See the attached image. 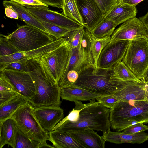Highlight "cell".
<instances>
[{
  "label": "cell",
  "instance_id": "obj_1",
  "mask_svg": "<svg viewBox=\"0 0 148 148\" xmlns=\"http://www.w3.org/2000/svg\"><path fill=\"white\" fill-rule=\"evenodd\" d=\"M81 110L77 121L58 123L53 130L68 132L90 129L101 131L105 134L110 130V109L95 100H91Z\"/></svg>",
  "mask_w": 148,
  "mask_h": 148
},
{
  "label": "cell",
  "instance_id": "obj_2",
  "mask_svg": "<svg viewBox=\"0 0 148 148\" xmlns=\"http://www.w3.org/2000/svg\"><path fill=\"white\" fill-rule=\"evenodd\" d=\"M28 64L36 92L34 97L29 102L34 107L60 106L61 89L58 84H53L48 80L36 58L29 60Z\"/></svg>",
  "mask_w": 148,
  "mask_h": 148
},
{
  "label": "cell",
  "instance_id": "obj_3",
  "mask_svg": "<svg viewBox=\"0 0 148 148\" xmlns=\"http://www.w3.org/2000/svg\"><path fill=\"white\" fill-rule=\"evenodd\" d=\"M93 69L90 68L81 73L72 86L100 96L114 95L123 88L125 80H110L114 69L98 68L95 74L92 72Z\"/></svg>",
  "mask_w": 148,
  "mask_h": 148
},
{
  "label": "cell",
  "instance_id": "obj_4",
  "mask_svg": "<svg viewBox=\"0 0 148 148\" xmlns=\"http://www.w3.org/2000/svg\"><path fill=\"white\" fill-rule=\"evenodd\" d=\"M71 49L69 42L66 40L57 48L36 58L45 76L51 84H58L63 77Z\"/></svg>",
  "mask_w": 148,
  "mask_h": 148
},
{
  "label": "cell",
  "instance_id": "obj_5",
  "mask_svg": "<svg viewBox=\"0 0 148 148\" xmlns=\"http://www.w3.org/2000/svg\"><path fill=\"white\" fill-rule=\"evenodd\" d=\"M5 36L19 52L38 49L56 40L48 33L28 24L20 26Z\"/></svg>",
  "mask_w": 148,
  "mask_h": 148
},
{
  "label": "cell",
  "instance_id": "obj_6",
  "mask_svg": "<svg viewBox=\"0 0 148 148\" xmlns=\"http://www.w3.org/2000/svg\"><path fill=\"white\" fill-rule=\"evenodd\" d=\"M12 117L19 128L31 139L41 144L49 140V133L41 127L34 114V107L29 102L20 107Z\"/></svg>",
  "mask_w": 148,
  "mask_h": 148
},
{
  "label": "cell",
  "instance_id": "obj_7",
  "mask_svg": "<svg viewBox=\"0 0 148 148\" xmlns=\"http://www.w3.org/2000/svg\"><path fill=\"white\" fill-rule=\"evenodd\" d=\"M122 61L141 80L148 67V39L130 41Z\"/></svg>",
  "mask_w": 148,
  "mask_h": 148
},
{
  "label": "cell",
  "instance_id": "obj_8",
  "mask_svg": "<svg viewBox=\"0 0 148 148\" xmlns=\"http://www.w3.org/2000/svg\"><path fill=\"white\" fill-rule=\"evenodd\" d=\"M110 110V122L130 119L148 123V101L147 100L119 101Z\"/></svg>",
  "mask_w": 148,
  "mask_h": 148
},
{
  "label": "cell",
  "instance_id": "obj_9",
  "mask_svg": "<svg viewBox=\"0 0 148 148\" xmlns=\"http://www.w3.org/2000/svg\"><path fill=\"white\" fill-rule=\"evenodd\" d=\"M130 41L120 40L110 42L100 54L97 63L98 68L114 69L124 58Z\"/></svg>",
  "mask_w": 148,
  "mask_h": 148
},
{
  "label": "cell",
  "instance_id": "obj_10",
  "mask_svg": "<svg viewBox=\"0 0 148 148\" xmlns=\"http://www.w3.org/2000/svg\"><path fill=\"white\" fill-rule=\"evenodd\" d=\"M91 68L94 69V65L91 46L88 43L82 41L77 47L71 49L68 63L63 76L60 82L70 70H75L79 75L83 71Z\"/></svg>",
  "mask_w": 148,
  "mask_h": 148
},
{
  "label": "cell",
  "instance_id": "obj_11",
  "mask_svg": "<svg viewBox=\"0 0 148 148\" xmlns=\"http://www.w3.org/2000/svg\"><path fill=\"white\" fill-rule=\"evenodd\" d=\"M27 10L40 21H44L71 30L84 27L62 13L51 10L46 6H26Z\"/></svg>",
  "mask_w": 148,
  "mask_h": 148
},
{
  "label": "cell",
  "instance_id": "obj_12",
  "mask_svg": "<svg viewBox=\"0 0 148 148\" xmlns=\"http://www.w3.org/2000/svg\"><path fill=\"white\" fill-rule=\"evenodd\" d=\"M141 38L148 39V31L140 19L135 17L124 22L115 30L111 36L110 42Z\"/></svg>",
  "mask_w": 148,
  "mask_h": 148
},
{
  "label": "cell",
  "instance_id": "obj_13",
  "mask_svg": "<svg viewBox=\"0 0 148 148\" xmlns=\"http://www.w3.org/2000/svg\"><path fill=\"white\" fill-rule=\"evenodd\" d=\"M14 86L16 92L29 102L36 94V89L29 72L8 69L2 71Z\"/></svg>",
  "mask_w": 148,
  "mask_h": 148
},
{
  "label": "cell",
  "instance_id": "obj_14",
  "mask_svg": "<svg viewBox=\"0 0 148 148\" xmlns=\"http://www.w3.org/2000/svg\"><path fill=\"white\" fill-rule=\"evenodd\" d=\"M66 39L64 38L34 50L17 52L10 55L0 56V72L7 65L14 62L27 63L31 59L38 57L57 48Z\"/></svg>",
  "mask_w": 148,
  "mask_h": 148
},
{
  "label": "cell",
  "instance_id": "obj_15",
  "mask_svg": "<svg viewBox=\"0 0 148 148\" xmlns=\"http://www.w3.org/2000/svg\"><path fill=\"white\" fill-rule=\"evenodd\" d=\"M84 28L91 31L104 15L95 0H75Z\"/></svg>",
  "mask_w": 148,
  "mask_h": 148
},
{
  "label": "cell",
  "instance_id": "obj_16",
  "mask_svg": "<svg viewBox=\"0 0 148 148\" xmlns=\"http://www.w3.org/2000/svg\"><path fill=\"white\" fill-rule=\"evenodd\" d=\"M34 114L42 129L49 132L64 118V110L59 106L34 107Z\"/></svg>",
  "mask_w": 148,
  "mask_h": 148
},
{
  "label": "cell",
  "instance_id": "obj_17",
  "mask_svg": "<svg viewBox=\"0 0 148 148\" xmlns=\"http://www.w3.org/2000/svg\"><path fill=\"white\" fill-rule=\"evenodd\" d=\"M94 130L88 129L67 133L84 148H104L106 141L104 136H100Z\"/></svg>",
  "mask_w": 148,
  "mask_h": 148
},
{
  "label": "cell",
  "instance_id": "obj_18",
  "mask_svg": "<svg viewBox=\"0 0 148 148\" xmlns=\"http://www.w3.org/2000/svg\"><path fill=\"white\" fill-rule=\"evenodd\" d=\"M137 12L136 6L117 2L110 10L104 16L117 25L125 21L136 17Z\"/></svg>",
  "mask_w": 148,
  "mask_h": 148
},
{
  "label": "cell",
  "instance_id": "obj_19",
  "mask_svg": "<svg viewBox=\"0 0 148 148\" xmlns=\"http://www.w3.org/2000/svg\"><path fill=\"white\" fill-rule=\"evenodd\" d=\"M103 135L106 141L117 144L123 143L140 144L148 140V134L142 132L130 134L118 132H113L110 130Z\"/></svg>",
  "mask_w": 148,
  "mask_h": 148
},
{
  "label": "cell",
  "instance_id": "obj_20",
  "mask_svg": "<svg viewBox=\"0 0 148 148\" xmlns=\"http://www.w3.org/2000/svg\"><path fill=\"white\" fill-rule=\"evenodd\" d=\"M100 95L73 86L61 89V98L63 100L75 102L95 100Z\"/></svg>",
  "mask_w": 148,
  "mask_h": 148
},
{
  "label": "cell",
  "instance_id": "obj_21",
  "mask_svg": "<svg viewBox=\"0 0 148 148\" xmlns=\"http://www.w3.org/2000/svg\"><path fill=\"white\" fill-rule=\"evenodd\" d=\"M49 140L56 148H84L68 133L58 130L49 132Z\"/></svg>",
  "mask_w": 148,
  "mask_h": 148
},
{
  "label": "cell",
  "instance_id": "obj_22",
  "mask_svg": "<svg viewBox=\"0 0 148 148\" xmlns=\"http://www.w3.org/2000/svg\"><path fill=\"white\" fill-rule=\"evenodd\" d=\"M2 4L5 7H9L14 9L17 13L18 17L26 24L31 25L48 33L39 20L23 5L10 0H6L4 1Z\"/></svg>",
  "mask_w": 148,
  "mask_h": 148
},
{
  "label": "cell",
  "instance_id": "obj_23",
  "mask_svg": "<svg viewBox=\"0 0 148 148\" xmlns=\"http://www.w3.org/2000/svg\"><path fill=\"white\" fill-rule=\"evenodd\" d=\"M17 127L16 121L12 117L0 122V148L7 144L10 146Z\"/></svg>",
  "mask_w": 148,
  "mask_h": 148
},
{
  "label": "cell",
  "instance_id": "obj_24",
  "mask_svg": "<svg viewBox=\"0 0 148 148\" xmlns=\"http://www.w3.org/2000/svg\"><path fill=\"white\" fill-rule=\"evenodd\" d=\"M28 102L23 96L18 95L0 105V122L11 117L20 107Z\"/></svg>",
  "mask_w": 148,
  "mask_h": 148
},
{
  "label": "cell",
  "instance_id": "obj_25",
  "mask_svg": "<svg viewBox=\"0 0 148 148\" xmlns=\"http://www.w3.org/2000/svg\"><path fill=\"white\" fill-rule=\"evenodd\" d=\"M91 39V52L94 61V68L92 72L95 74L97 72V63L100 54L104 47L110 42L111 36L102 38H97L95 37L90 31Z\"/></svg>",
  "mask_w": 148,
  "mask_h": 148
},
{
  "label": "cell",
  "instance_id": "obj_26",
  "mask_svg": "<svg viewBox=\"0 0 148 148\" xmlns=\"http://www.w3.org/2000/svg\"><path fill=\"white\" fill-rule=\"evenodd\" d=\"M41 143L30 138L18 127L10 146L13 148H40Z\"/></svg>",
  "mask_w": 148,
  "mask_h": 148
},
{
  "label": "cell",
  "instance_id": "obj_27",
  "mask_svg": "<svg viewBox=\"0 0 148 148\" xmlns=\"http://www.w3.org/2000/svg\"><path fill=\"white\" fill-rule=\"evenodd\" d=\"M117 26L113 21L103 18L91 32L93 35L97 38L110 36Z\"/></svg>",
  "mask_w": 148,
  "mask_h": 148
},
{
  "label": "cell",
  "instance_id": "obj_28",
  "mask_svg": "<svg viewBox=\"0 0 148 148\" xmlns=\"http://www.w3.org/2000/svg\"><path fill=\"white\" fill-rule=\"evenodd\" d=\"M110 80L141 81L122 61L119 63L114 69V73L110 77Z\"/></svg>",
  "mask_w": 148,
  "mask_h": 148
},
{
  "label": "cell",
  "instance_id": "obj_29",
  "mask_svg": "<svg viewBox=\"0 0 148 148\" xmlns=\"http://www.w3.org/2000/svg\"><path fill=\"white\" fill-rule=\"evenodd\" d=\"M63 2L62 14L83 26L75 0H63Z\"/></svg>",
  "mask_w": 148,
  "mask_h": 148
},
{
  "label": "cell",
  "instance_id": "obj_30",
  "mask_svg": "<svg viewBox=\"0 0 148 148\" xmlns=\"http://www.w3.org/2000/svg\"><path fill=\"white\" fill-rule=\"evenodd\" d=\"M39 21L48 33L56 40L63 38L68 33L72 30L44 21Z\"/></svg>",
  "mask_w": 148,
  "mask_h": 148
},
{
  "label": "cell",
  "instance_id": "obj_31",
  "mask_svg": "<svg viewBox=\"0 0 148 148\" xmlns=\"http://www.w3.org/2000/svg\"><path fill=\"white\" fill-rule=\"evenodd\" d=\"M84 29V27L71 30L63 37L69 42L71 49L75 48L79 45L83 34Z\"/></svg>",
  "mask_w": 148,
  "mask_h": 148
},
{
  "label": "cell",
  "instance_id": "obj_32",
  "mask_svg": "<svg viewBox=\"0 0 148 148\" xmlns=\"http://www.w3.org/2000/svg\"><path fill=\"white\" fill-rule=\"evenodd\" d=\"M75 107L69 113L68 115L64 118L59 123H62L66 121L72 122H76L78 120L81 110L86 106L80 101L75 102Z\"/></svg>",
  "mask_w": 148,
  "mask_h": 148
},
{
  "label": "cell",
  "instance_id": "obj_33",
  "mask_svg": "<svg viewBox=\"0 0 148 148\" xmlns=\"http://www.w3.org/2000/svg\"><path fill=\"white\" fill-rule=\"evenodd\" d=\"M18 52L8 41L5 35L1 34L0 56H8Z\"/></svg>",
  "mask_w": 148,
  "mask_h": 148
},
{
  "label": "cell",
  "instance_id": "obj_34",
  "mask_svg": "<svg viewBox=\"0 0 148 148\" xmlns=\"http://www.w3.org/2000/svg\"><path fill=\"white\" fill-rule=\"evenodd\" d=\"M79 75L73 70L69 71L65 77L58 83L60 89L68 87L73 85L78 78Z\"/></svg>",
  "mask_w": 148,
  "mask_h": 148
},
{
  "label": "cell",
  "instance_id": "obj_35",
  "mask_svg": "<svg viewBox=\"0 0 148 148\" xmlns=\"http://www.w3.org/2000/svg\"><path fill=\"white\" fill-rule=\"evenodd\" d=\"M95 100L97 102L110 109L119 101L113 95L100 96L97 98Z\"/></svg>",
  "mask_w": 148,
  "mask_h": 148
},
{
  "label": "cell",
  "instance_id": "obj_36",
  "mask_svg": "<svg viewBox=\"0 0 148 148\" xmlns=\"http://www.w3.org/2000/svg\"><path fill=\"white\" fill-rule=\"evenodd\" d=\"M0 92H16L13 85L3 72H0Z\"/></svg>",
  "mask_w": 148,
  "mask_h": 148
},
{
  "label": "cell",
  "instance_id": "obj_37",
  "mask_svg": "<svg viewBox=\"0 0 148 148\" xmlns=\"http://www.w3.org/2000/svg\"><path fill=\"white\" fill-rule=\"evenodd\" d=\"M104 15H105L116 3L117 0H95Z\"/></svg>",
  "mask_w": 148,
  "mask_h": 148
},
{
  "label": "cell",
  "instance_id": "obj_38",
  "mask_svg": "<svg viewBox=\"0 0 148 148\" xmlns=\"http://www.w3.org/2000/svg\"><path fill=\"white\" fill-rule=\"evenodd\" d=\"M143 123H139L132 125L123 130L122 133L133 134L148 130V125H144Z\"/></svg>",
  "mask_w": 148,
  "mask_h": 148
},
{
  "label": "cell",
  "instance_id": "obj_39",
  "mask_svg": "<svg viewBox=\"0 0 148 148\" xmlns=\"http://www.w3.org/2000/svg\"><path fill=\"white\" fill-rule=\"evenodd\" d=\"M5 69L27 72H29V69L28 64V62L26 63H24L18 62H14L6 65L4 67L3 70Z\"/></svg>",
  "mask_w": 148,
  "mask_h": 148
},
{
  "label": "cell",
  "instance_id": "obj_40",
  "mask_svg": "<svg viewBox=\"0 0 148 148\" xmlns=\"http://www.w3.org/2000/svg\"><path fill=\"white\" fill-rule=\"evenodd\" d=\"M23 5L33 6H40L48 7V6L38 0H10Z\"/></svg>",
  "mask_w": 148,
  "mask_h": 148
},
{
  "label": "cell",
  "instance_id": "obj_41",
  "mask_svg": "<svg viewBox=\"0 0 148 148\" xmlns=\"http://www.w3.org/2000/svg\"><path fill=\"white\" fill-rule=\"evenodd\" d=\"M18 95L20 94L15 91L0 92V105Z\"/></svg>",
  "mask_w": 148,
  "mask_h": 148
},
{
  "label": "cell",
  "instance_id": "obj_42",
  "mask_svg": "<svg viewBox=\"0 0 148 148\" xmlns=\"http://www.w3.org/2000/svg\"><path fill=\"white\" fill-rule=\"evenodd\" d=\"M43 3L53 7L62 8L63 0H38Z\"/></svg>",
  "mask_w": 148,
  "mask_h": 148
},
{
  "label": "cell",
  "instance_id": "obj_43",
  "mask_svg": "<svg viewBox=\"0 0 148 148\" xmlns=\"http://www.w3.org/2000/svg\"><path fill=\"white\" fill-rule=\"evenodd\" d=\"M5 13L6 16L12 19H18V16L17 13L12 8L6 7L5 8Z\"/></svg>",
  "mask_w": 148,
  "mask_h": 148
},
{
  "label": "cell",
  "instance_id": "obj_44",
  "mask_svg": "<svg viewBox=\"0 0 148 148\" xmlns=\"http://www.w3.org/2000/svg\"><path fill=\"white\" fill-rule=\"evenodd\" d=\"M143 0H117V2L136 6L138 4Z\"/></svg>",
  "mask_w": 148,
  "mask_h": 148
},
{
  "label": "cell",
  "instance_id": "obj_45",
  "mask_svg": "<svg viewBox=\"0 0 148 148\" xmlns=\"http://www.w3.org/2000/svg\"><path fill=\"white\" fill-rule=\"evenodd\" d=\"M139 18L146 27L148 31V12L145 15L140 17Z\"/></svg>",
  "mask_w": 148,
  "mask_h": 148
},
{
  "label": "cell",
  "instance_id": "obj_46",
  "mask_svg": "<svg viewBox=\"0 0 148 148\" xmlns=\"http://www.w3.org/2000/svg\"><path fill=\"white\" fill-rule=\"evenodd\" d=\"M141 80L145 84H148V67Z\"/></svg>",
  "mask_w": 148,
  "mask_h": 148
},
{
  "label": "cell",
  "instance_id": "obj_47",
  "mask_svg": "<svg viewBox=\"0 0 148 148\" xmlns=\"http://www.w3.org/2000/svg\"><path fill=\"white\" fill-rule=\"evenodd\" d=\"M45 147L53 148H55V147L53 146H51L49 144H48L46 143V142L45 143H43V144H41L40 147V148H45Z\"/></svg>",
  "mask_w": 148,
  "mask_h": 148
},
{
  "label": "cell",
  "instance_id": "obj_48",
  "mask_svg": "<svg viewBox=\"0 0 148 148\" xmlns=\"http://www.w3.org/2000/svg\"><path fill=\"white\" fill-rule=\"evenodd\" d=\"M145 88L147 93L146 100L148 101V84H145Z\"/></svg>",
  "mask_w": 148,
  "mask_h": 148
}]
</instances>
